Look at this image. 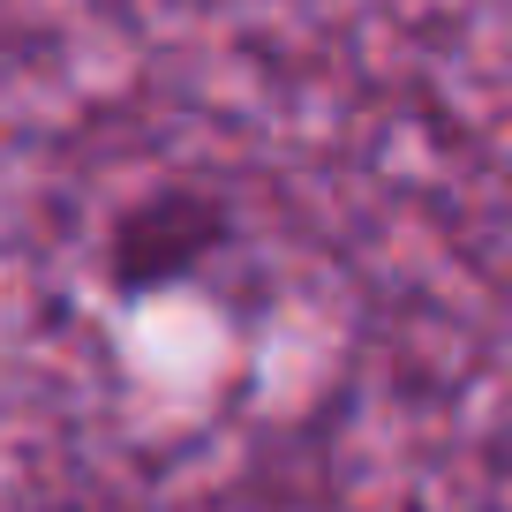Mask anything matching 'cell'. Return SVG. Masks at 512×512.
I'll list each match as a JSON object with an SVG mask.
<instances>
[{
    "instance_id": "cell-1",
    "label": "cell",
    "mask_w": 512,
    "mask_h": 512,
    "mask_svg": "<svg viewBox=\"0 0 512 512\" xmlns=\"http://www.w3.org/2000/svg\"><path fill=\"white\" fill-rule=\"evenodd\" d=\"M234 234L219 204H196V196H159V204H136L113 226V287L121 294H151L174 287L181 272H196L219 241Z\"/></svg>"
}]
</instances>
